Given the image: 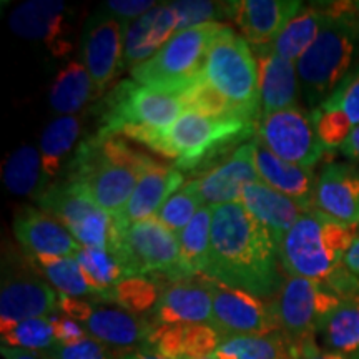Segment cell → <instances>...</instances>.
<instances>
[{"label": "cell", "instance_id": "ba28073f", "mask_svg": "<svg viewBox=\"0 0 359 359\" xmlns=\"http://www.w3.org/2000/svg\"><path fill=\"white\" fill-rule=\"evenodd\" d=\"M37 201L43 212L57 218L82 246L115 253L125 228L100 208L82 185L57 183L45 188Z\"/></svg>", "mask_w": 359, "mask_h": 359}, {"label": "cell", "instance_id": "4fadbf2b", "mask_svg": "<svg viewBox=\"0 0 359 359\" xmlns=\"http://www.w3.org/2000/svg\"><path fill=\"white\" fill-rule=\"evenodd\" d=\"M58 309L62 314L79 321L87 334L102 346L132 349L148 343L155 326L145 318L122 308L102 306L80 298L58 294Z\"/></svg>", "mask_w": 359, "mask_h": 359}, {"label": "cell", "instance_id": "f546056e", "mask_svg": "<svg viewBox=\"0 0 359 359\" xmlns=\"http://www.w3.org/2000/svg\"><path fill=\"white\" fill-rule=\"evenodd\" d=\"M215 206H201L198 213L178 236L180 268L185 278L205 275L212 253V226Z\"/></svg>", "mask_w": 359, "mask_h": 359}, {"label": "cell", "instance_id": "9c48e42d", "mask_svg": "<svg viewBox=\"0 0 359 359\" xmlns=\"http://www.w3.org/2000/svg\"><path fill=\"white\" fill-rule=\"evenodd\" d=\"M185 111L182 93L145 87L133 80L118 83L105 100L97 135H120L125 128L165 130Z\"/></svg>", "mask_w": 359, "mask_h": 359}, {"label": "cell", "instance_id": "30bf717a", "mask_svg": "<svg viewBox=\"0 0 359 359\" xmlns=\"http://www.w3.org/2000/svg\"><path fill=\"white\" fill-rule=\"evenodd\" d=\"M343 298L325 283L288 276L273 296L269 306L288 344L314 338L327 314L339 306Z\"/></svg>", "mask_w": 359, "mask_h": 359}, {"label": "cell", "instance_id": "e575fe53", "mask_svg": "<svg viewBox=\"0 0 359 359\" xmlns=\"http://www.w3.org/2000/svg\"><path fill=\"white\" fill-rule=\"evenodd\" d=\"M4 185L17 196H30L43 190L42 156L32 145H22L4 161Z\"/></svg>", "mask_w": 359, "mask_h": 359}, {"label": "cell", "instance_id": "db71d44e", "mask_svg": "<svg viewBox=\"0 0 359 359\" xmlns=\"http://www.w3.org/2000/svg\"><path fill=\"white\" fill-rule=\"evenodd\" d=\"M358 19H359V2H358Z\"/></svg>", "mask_w": 359, "mask_h": 359}, {"label": "cell", "instance_id": "681fc988", "mask_svg": "<svg viewBox=\"0 0 359 359\" xmlns=\"http://www.w3.org/2000/svg\"><path fill=\"white\" fill-rule=\"evenodd\" d=\"M0 351H2V356L6 359H39L35 353L27 351V349H20V348L2 346Z\"/></svg>", "mask_w": 359, "mask_h": 359}, {"label": "cell", "instance_id": "6da1fadb", "mask_svg": "<svg viewBox=\"0 0 359 359\" xmlns=\"http://www.w3.org/2000/svg\"><path fill=\"white\" fill-rule=\"evenodd\" d=\"M278 262L280 243L243 205L215 206L206 276L262 299L273 298L283 285Z\"/></svg>", "mask_w": 359, "mask_h": 359}, {"label": "cell", "instance_id": "9a60e30c", "mask_svg": "<svg viewBox=\"0 0 359 359\" xmlns=\"http://www.w3.org/2000/svg\"><path fill=\"white\" fill-rule=\"evenodd\" d=\"M12 32L27 40L47 45L52 55L64 57L74 47V29L60 0H27L13 8L8 17Z\"/></svg>", "mask_w": 359, "mask_h": 359}, {"label": "cell", "instance_id": "8d00e7d4", "mask_svg": "<svg viewBox=\"0 0 359 359\" xmlns=\"http://www.w3.org/2000/svg\"><path fill=\"white\" fill-rule=\"evenodd\" d=\"M75 259L82 268L85 281L88 283L92 293L102 299H105L116 285L127 280L122 262L110 251L82 246Z\"/></svg>", "mask_w": 359, "mask_h": 359}, {"label": "cell", "instance_id": "7dc6e473", "mask_svg": "<svg viewBox=\"0 0 359 359\" xmlns=\"http://www.w3.org/2000/svg\"><path fill=\"white\" fill-rule=\"evenodd\" d=\"M341 151H343L346 158L359 163V127L354 128L351 135L346 138V142L341 145Z\"/></svg>", "mask_w": 359, "mask_h": 359}, {"label": "cell", "instance_id": "60d3db41", "mask_svg": "<svg viewBox=\"0 0 359 359\" xmlns=\"http://www.w3.org/2000/svg\"><path fill=\"white\" fill-rule=\"evenodd\" d=\"M156 285L148 278L133 276L123 280L120 285H116L114 290L107 294L103 302L115 303L116 306L140 316L142 313L155 309L156 303L160 299Z\"/></svg>", "mask_w": 359, "mask_h": 359}, {"label": "cell", "instance_id": "f6af8a7d", "mask_svg": "<svg viewBox=\"0 0 359 359\" xmlns=\"http://www.w3.org/2000/svg\"><path fill=\"white\" fill-rule=\"evenodd\" d=\"M158 6L154 0H109L105 11L116 20H137Z\"/></svg>", "mask_w": 359, "mask_h": 359}, {"label": "cell", "instance_id": "836d02e7", "mask_svg": "<svg viewBox=\"0 0 359 359\" xmlns=\"http://www.w3.org/2000/svg\"><path fill=\"white\" fill-rule=\"evenodd\" d=\"M323 344L330 351L344 354L359 353V298L343 299L320 327Z\"/></svg>", "mask_w": 359, "mask_h": 359}, {"label": "cell", "instance_id": "277c9868", "mask_svg": "<svg viewBox=\"0 0 359 359\" xmlns=\"http://www.w3.org/2000/svg\"><path fill=\"white\" fill-rule=\"evenodd\" d=\"M326 19L311 47L296 62L303 95L321 105L353 74L359 58L358 2L323 4Z\"/></svg>", "mask_w": 359, "mask_h": 359}, {"label": "cell", "instance_id": "d4e9b609", "mask_svg": "<svg viewBox=\"0 0 359 359\" xmlns=\"http://www.w3.org/2000/svg\"><path fill=\"white\" fill-rule=\"evenodd\" d=\"M240 203L245 206V210L251 217L262 223L275 236V240L280 245L286 233L293 228V224L304 213L311 212L308 206L273 190L262 180L250 183L245 188L243 193H241Z\"/></svg>", "mask_w": 359, "mask_h": 359}, {"label": "cell", "instance_id": "2e32d148", "mask_svg": "<svg viewBox=\"0 0 359 359\" xmlns=\"http://www.w3.org/2000/svg\"><path fill=\"white\" fill-rule=\"evenodd\" d=\"M156 326L210 325L213 320L212 278L196 275L173 281L154 309Z\"/></svg>", "mask_w": 359, "mask_h": 359}, {"label": "cell", "instance_id": "11a10c76", "mask_svg": "<svg viewBox=\"0 0 359 359\" xmlns=\"http://www.w3.org/2000/svg\"><path fill=\"white\" fill-rule=\"evenodd\" d=\"M45 359H55V358H52V356H48V358H47V356H45Z\"/></svg>", "mask_w": 359, "mask_h": 359}, {"label": "cell", "instance_id": "d6986e66", "mask_svg": "<svg viewBox=\"0 0 359 359\" xmlns=\"http://www.w3.org/2000/svg\"><path fill=\"white\" fill-rule=\"evenodd\" d=\"M123 37L122 22L114 17H105L90 25L82 57L95 87V97L105 92L123 69Z\"/></svg>", "mask_w": 359, "mask_h": 359}, {"label": "cell", "instance_id": "ab89813d", "mask_svg": "<svg viewBox=\"0 0 359 359\" xmlns=\"http://www.w3.org/2000/svg\"><path fill=\"white\" fill-rule=\"evenodd\" d=\"M201 206L205 205L200 195L198 180H190L173 196H170L156 219L175 235H180L193 217L200 212Z\"/></svg>", "mask_w": 359, "mask_h": 359}, {"label": "cell", "instance_id": "f907efd6", "mask_svg": "<svg viewBox=\"0 0 359 359\" xmlns=\"http://www.w3.org/2000/svg\"><path fill=\"white\" fill-rule=\"evenodd\" d=\"M120 359H173V358H167V356H161V354H156V353H147V351H133V353H128L122 356Z\"/></svg>", "mask_w": 359, "mask_h": 359}, {"label": "cell", "instance_id": "e0dca14e", "mask_svg": "<svg viewBox=\"0 0 359 359\" xmlns=\"http://www.w3.org/2000/svg\"><path fill=\"white\" fill-rule=\"evenodd\" d=\"M257 143H243L233 150L223 161L205 170L198 180L200 195L206 206H222L240 203L241 193L250 183L258 182V170L255 163Z\"/></svg>", "mask_w": 359, "mask_h": 359}, {"label": "cell", "instance_id": "44dd1931", "mask_svg": "<svg viewBox=\"0 0 359 359\" xmlns=\"http://www.w3.org/2000/svg\"><path fill=\"white\" fill-rule=\"evenodd\" d=\"M314 210L346 226H359V170L348 163H330L318 175Z\"/></svg>", "mask_w": 359, "mask_h": 359}, {"label": "cell", "instance_id": "5bb4252c", "mask_svg": "<svg viewBox=\"0 0 359 359\" xmlns=\"http://www.w3.org/2000/svg\"><path fill=\"white\" fill-rule=\"evenodd\" d=\"M213 320L212 326L222 336L275 334L280 327L269 303L246 291L231 288L212 280Z\"/></svg>", "mask_w": 359, "mask_h": 359}, {"label": "cell", "instance_id": "83f0119b", "mask_svg": "<svg viewBox=\"0 0 359 359\" xmlns=\"http://www.w3.org/2000/svg\"><path fill=\"white\" fill-rule=\"evenodd\" d=\"M257 143L255 148V163H257L258 177L263 183L271 187L273 190L283 195L294 198L299 203L314 210V193H316L318 177L313 168L302 167V165L290 163L280 158L275 154L264 148L262 143Z\"/></svg>", "mask_w": 359, "mask_h": 359}, {"label": "cell", "instance_id": "74e56055", "mask_svg": "<svg viewBox=\"0 0 359 359\" xmlns=\"http://www.w3.org/2000/svg\"><path fill=\"white\" fill-rule=\"evenodd\" d=\"M32 262L60 294L70 296V298H83V296L93 294L75 257L37 258Z\"/></svg>", "mask_w": 359, "mask_h": 359}, {"label": "cell", "instance_id": "b9f144b4", "mask_svg": "<svg viewBox=\"0 0 359 359\" xmlns=\"http://www.w3.org/2000/svg\"><path fill=\"white\" fill-rule=\"evenodd\" d=\"M178 15V30L218 22L223 17L233 15V2H205V0H182L172 2Z\"/></svg>", "mask_w": 359, "mask_h": 359}, {"label": "cell", "instance_id": "f5cc1de1", "mask_svg": "<svg viewBox=\"0 0 359 359\" xmlns=\"http://www.w3.org/2000/svg\"><path fill=\"white\" fill-rule=\"evenodd\" d=\"M353 359H359V353L358 354H354V358Z\"/></svg>", "mask_w": 359, "mask_h": 359}, {"label": "cell", "instance_id": "4316f807", "mask_svg": "<svg viewBox=\"0 0 359 359\" xmlns=\"http://www.w3.org/2000/svg\"><path fill=\"white\" fill-rule=\"evenodd\" d=\"M183 185L185 175L182 170L167 167L158 161L138 180L132 198L125 208L123 222L133 224L156 218L170 196H173Z\"/></svg>", "mask_w": 359, "mask_h": 359}, {"label": "cell", "instance_id": "5b68a950", "mask_svg": "<svg viewBox=\"0 0 359 359\" xmlns=\"http://www.w3.org/2000/svg\"><path fill=\"white\" fill-rule=\"evenodd\" d=\"M255 125V122L213 118L187 110L165 130L135 127L125 128L120 135L175 160L178 170H191L203 167L206 161L226 151L228 147L253 132Z\"/></svg>", "mask_w": 359, "mask_h": 359}, {"label": "cell", "instance_id": "7402d4cb", "mask_svg": "<svg viewBox=\"0 0 359 359\" xmlns=\"http://www.w3.org/2000/svg\"><path fill=\"white\" fill-rule=\"evenodd\" d=\"M58 309V294L35 276H11L0 291V330L30 320L52 316Z\"/></svg>", "mask_w": 359, "mask_h": 359}, {"label": "cell", "instance_id": "9f6ffc18", "mask_svg": "<svg viewBox=\"0 0 359 359\" xmlns=\"http://www.w3.org/2000/svg\"><path fill=\"white\" fill-rule=\"evenodd\" d=\"M201 359H215V358H212V356H210V358H201Z\"/></svg>", "mask_w": 359, "mask_h": 359}, {"label": "cell", "instance_id": "484cf974", "mask_svg": "<svg viewBox=\"0 0 359 359\" xmlns=\"http://www.w3.org/2000/svg\"><path fill=\"white\" fill-rule=\"evenodd\" d=\"M253 55L258 67L259 111L262 115L294 107L299 87L296 64L276 55L269 47L255 48Z\"/></svg>", "mask_w": 359, "mask_h": 359}, {"label": "cell", "instance_id": "8992f818", "mask_svg": "<svg viewBox=\"0 0 359 359\" xmlns=\"http://www.w3.org/2000/svg\"><path fill=\"white\" fill-rule=\"evenodd\" d=\"M201 80L218 92L243 120L259 116L258 67L243 37L224 27L206 53Z\"/></svg>", "mask_w": 359, "mask_h": 359}, {"label": "cell", "instance_id": "ee69618b", "mask_svg": "<svg viewBox=\"0 0 359 359\" xmlns=\"http://www.w3.org/2000/svg\"><path fill=\"white\" fill-rule=\"evenodd\" d=\"M48 318H50L53 333H55L57 346H69V344H75L79 341L90 338L79 321L72 320L65 314H52Z\"/></svg>", "mask_w": 359, "mask_h": 359}, {"label": "cell", "instance_id": "ffe728a7", "mask_svg": "<svg viewBox=\"0 0 359 359\" xmlns=\"http://www.w3.org/2000/svg\"><path fill=\"white\" fill-rule=\"evenodd\" d=\"M298 0H240L233 2V15L251 50L275 42L286 24L302 11Z\"/></svg>", "mask_w": 359, "mask_h": 359}, {"label": "cell", "instance_id": "3957f363", "mask_svg": "<svg viewBox=\"0 0 359 359\" xmlns=\"http://www.w3.org/2000/svg\"><path fill=\"white\" fill-rule=\"evenodd\" d=\"M156 163L122 135H97L79 148L67 182L82 185L116 223L128 226L123 222L125 208L138 180Z\"/></svg>", "mask_w": 359, "mask_h": 359}, {"label": "cell", "instance_id": "603a6c76", "mask_svg": "<svg viewBox=\"0 0 359 359\" xmlns=\"http://www.w3.org/2000/svg\"><path fill=\"white\" fill-rule=\"evenodd\" d=\"M311 114L326 150L341 148L353 130L359 127V69Z\"/></svg>", "mask_w": 359, "mask_h": 359}, {"label": "cell", "instance_id": "7bdbcfd3", "mask_svg": "<svg viewBox=\"0 0 359 359\" xmlns=\"http://www.w3.org/2000/svg\"><path fill=\"white\" fill-rule=\"evenodd\" d=\"M50 356L55 359H109L105 348L92 338L82 339L69 346H57Z\"/></svg>", "mask_w": 359, "mask_h": 359}, {"label": "cell", "instance_id": "f1b7e54d", "mask_svg": "<svg viewBox=\"0 0 359 359\" xmlns=\"http://www.w3.org/2000/svg\"><path fill=\"white\" fill-rule=\"evenodd\" d=\"M223 336L210 325L155 326L147 346L154 353L173 359L210 358Z\"/></svg>", "mask_w": 359, "mask_h": 359}, {"label": "cell", "instance_id": "4dcf8cb0", "mask_svg": "<svg viewBox=\"0 0 359 359\" xmlns=\"http://www.w3.org/2000/svg\"><path fill=\"white\" fill-rule=\"evenodd\" d=\"M325 19V7H302V11L281 30L275 42L269 45V48L285 60L296 64L316 40Z\"/></svg>", "mask_w": 359, "mask_h": 359}, {"label": "cell", "instance_id": "cb8c5ba5", "mask_svg": "<svg viewBox=\"0 0 359 359\" xmlns=\"http://www.w3.org/2000/svg\"><path fill=\"white\" fill-rule=\"evenodd\" d=\"M178 30V15L172 4L156 6L140 19L130 22L123 37V67L145 64L167 45Z\"/></svg>", "mask_w": 359, "mask_h": 359}, {"label": "cell", "instance_id": "7c38bea8", "mask_svg": "<svg viewBox=\"0 0 359 359\" xmlns=\"http://www.w3.org/2000/svg\"><path fill=\"white\" fill-rule=\"evenodd\" d=\"M257 142L271 154L306 168H313L326 150L313 114L299 105L262 115L257 122Z\"/></svg>", "mask_w": 359, "mask_h": 359}, {"label": "cell", "instance_id": "d590c367", "mask_svg": "<svg viewBox=\"0 0 359 359\" xmlns=\"http://www.w3.org/2000/svg\"><path fill=\"white\" fill-rule=\"evenodd\" d=\"M290 354V344L281 333L223 336L215 359H283Z\"/></svg>", "mask_w": 359, "mask_h": 359}, {"label": "cell", "instance_id": "bcb514c9", "mask_svg": "<svg viewBox=\"0 0 359 359\" xmlns=\"http://www.w3.org/2000/svg\"><path fill=\"white\" fill-rule=\"evenodd\" d=\"M290 354L293 356V359H348V356H344V354L321 348L314 338L290 344Z\"/></svg>", "mask_w": 359, "mask_h": 359}, {"label": "cell", "instance_id": "816d5d0a", "mask_svg": "<svg viewBox=\"0 0 359 359\" xmlns=\"http://www.w3.org/2000/svg\"><path fill=\"white\" fill-rule=\"evenodd\" d=\"M283 359H293V356H291V354H288V356H285Z\"/></svg>", "mask_w": 359, "mask_h": 359}, {"label": "cell", "instance_id": "7a4b0ae2", "mask_svg": "<svg viewBox=\"0 0 359 359\" xmlns=\"http://www.w3.org/2000/svg\"><path fill=\"white\" fill-rule=\"evenodd\" d=\"M356 238L354 228L311 210L283 238L280 262L290 276L325 283L343 299L359 298V280L344 264Z\"/></svg>", "mask_w": 359, "mask_h": 359}, {"label": "cell", "instance_id": "52a82bcc", "mask_svg": "<svg viewBox=\"0 0 359 359\" xmlns=\"http://www.w3.org/2000/svg\"><path fill=\"white\" fill-rule=\"evenodd\" d=\"M222 22L180 30L161 50L132 70L133 82L163 92L183 93L200 79L206 53L224 29Z\"/></svg>", "mask_w": 359, "mask_h": 359}, {"label": "cell", "instance_id": "ac0fdd59", "mask_svg": "<svg viewBox=\"0 0 359 359\" xmlns=\"http://www.w3.org/2000/svg\"><path fill=\"white\" fill-rule=\"evenodd\" d=\"M13 233L30 259L77 257L82 250L64 224L39 208L20 210L13 219Z\"/></svg>", "mask_w": 359, "mask_h": 359}, {"label": "cell", "instance_id": "c3c4849f", "mask_svg": "<svg viewBox=\"0 0 359 359\" xmlns=\"http://www.w3.org/2000/svg\"><path fill=\"white\" fill-rule=\"evenodd\" d=\"M344 264H346L349 271L359 280V236L354 240L351 248H349L346 258H344Z\"/></svg>", "mask_w": 359, "mask_h": 359}, {"label": "cell", "instance_id": "8fae6325", "mask_svg": "<svg viewBox=\"0 0 359 359\" xmlns=\"http://www.w3.org/2000/svg\"><path fill=\"white\" fill-rule=\"evenodd\" d=\"M127 273L133 276H163L170 281L185 280L180 268L178 236L158 219L128 224L120 235L115 253Z\"/></svg>", "mask_w": 359, "mask_h": 359}, {"label": "cell", "instance_id": "f35d334b", "mask_svg": "<svg viewBox=\"0 0 359 359\" xmlns=\"http://www.w3.org/2000/svg\"><path fill=\"white\" fill-rule=\"evenodd\" d=\"M2 331V346L20 348L27 351H53L57 348L55 333L48 316L30 318Z\"/></svg>", "mask_w": 359, "mask_h": 359}, {"label": "cell", "instance_id": "d6a6232c", "mask_svg": "<svg viewBox=\"0 0 359 359\" xmlns=\"http://www.w3.org/2000/svg\"><path fill=\"white\" fill-rule=\"evenodd\" d=\"M92 95H95L92 77L82 62H69L58 72L55 82L52 83L50 100L52 109L58 114L74 115L87 105Z\"/></svg>", "mask_w": 359, "mask_h": 359}, {"label": "cell", "instance_id": "1f68e13d", "mask_svg": "<svg viewBox=\"0 0 359 359\" xmlns=\"http://www.w3.org/2000/svg\"><path fill=\"white\" fill-rule=\"evenodd\" d=\"M80 118L75 115H64L52 120L40 138V156H42L43 190L48 180L55 178L60 172L62 163L70 155L72 148L79 140ZM42 190V191H43Z\"/></svg>", "mask_w": 359, "mask_h": 359}]
</instances>
